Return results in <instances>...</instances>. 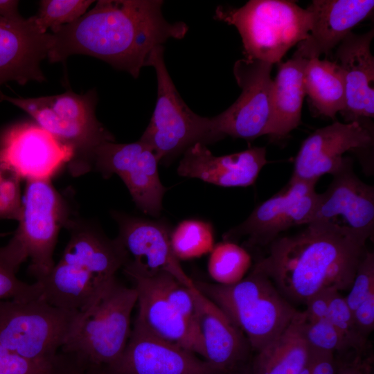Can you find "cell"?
Masks as SVG:
<instances>
[{
    "label": "cell",
    "instance_id": "obj_1",
    "mask_svg": "<svg viewBox=\"0 0 374 374\" xmlns=\"http://www.w3.org/2000/svg\"><path fill=\"white\" fill-rule=\"evenodd\" d=\"M161 0H99L74 22L51 33V63L73 55L100 59L137 78L152 51L170 39H182L183 21L163 16Z\"/></svg>",
    "mask_w": 374,
    "mask_h": 374
},
{
    "label": "cell",
    "instance_id": "obj_2",
    "mask_svg": "<svg viewBox=\"0 0 374 374\" xmlns=\"http://www.w3.org/2000/svg\"><path fill=\"white\" fill-rule=\"evenodd\" d=\"M369 235L328 221H314L299 233L279 237L255 265L288 301L305 303L325 289H350Z\"/></svg>",
    "mask_w": 374,
    "mask_h": 374
},
{
    "label": "cell",
    "instance_id": "obj_3",
    "mask_svg": "<svg viewBox=\"0 0 374 374\" xmlns=\"http://www.w3.org/2000/svg\"><path fill=\"white\" fill-rule=\"evenodd\" d=\"M70 239L50 272L36 281L51 304L85 312L116 278L128 257L117 238L109 239L95 228L68 220Z\"/></svg>",
    "mask_w": 374,
    "mask_h": 374
},
{
    "label": "cell",
    "instance_id": "obj_4",
    "mask_svg": "<svg viewBox=\"0 0 374 374\" xmlns=\"http://www.w3.org/2000/svg\"><path fill=\"white\" fill-rule=\"evenodd\" d=\"M194 283L241 330L256 352L278 337L299 311L256 265L232 285Z\"/></svg>",
    "mask_w": 374,
    "mask_h": 374
},
{
    "label": "cell",
    "instance_id": "obj_5",
    "mask_svg": "<svg viewBox=\"0 0 374 374\" xmlns=\"http://www.w3.org/2000/svg\"><path fill=\"white\" fill-rule=\"evenodd\" d=\"M214 19L237 28L245 58L271 64L306 39L310 28L307 9L285 0H250L240 8L220 5Z\"/></svg>",
    "mask_w": 374,
    "mask_h": 374
},
{
    "label": "cell",
    "instance_id": "obj_6",
    "mask_svg": "<svg viewBox=\"0 0 374 374\" xmlns=\"http://www.w3.org/2000/svg\"><path fill=\"white\" fill-rule=\"evenodd\" d=\"M82 312L55 306L42 296L0 301V344L29 360L45 363L69 341Z\"/></svg>",
    "mask_w": 374,
    "mask_h": 374
},
{
    "label": "cell",
    "instance_id": "obj_7",
    "mask_svg": "<svg viewBox=\"0 0 374 374\" xmlns=\"http://www.w3.org/2000/svg\"><path fill=\"white\" fill-rule=\"evenodd\" d=\"M148 66L156 72L157 98L140 140L152 149L159 162L170 161L195 143L218 141L211 118L193 112L180 96L165 64L163 45L152 51Z\"/></svg>",
    "mask_w": 374,
    "mask_h": 374
},
{
    "label": "cell",
    "instance_id": "obj_8",
    "mask_svg": "<svg viewBox=\"0 0 374 374\" xmlns=\"http://www.w3.org/2000/svg\"><path fill=\"white\" fill-rule=\"evenodd\" d=\"M137 303L136 289L115 278L82 315L73 335L60 350L89 364L108 366L122 354L131 333V314Z\"/></svg>",
    "mask_w": 374,
    "mask_h": 374
},
{
    "label": "cell",
    "instance_id": "obj_9",
    "mask_svg": "<svg viewBox=\"0 0 374 374\" xmlns=\"http://www.w3.org/2000/svg\"><path fill=\"white\" fill-rule=\"evenodd\" d=\"M69 219L64 200L51 179L26 181L15 236L30 260L28 271L36 280L55 265L53 253L62 226Z\"/></svg>",
    "mask_w": 374,
    "mask_h": 374
},
{
    "label": "cell",
    "instance_id": "obj_10",
    "mask_svg": "<svg viewBox=\"0 0 374 374\" xmlns=\"http://www.w3.org/2000/svg\"><path fill=\"white\" fill-rule=\"evenodd\" d=\"M272 65L245 57L235 62L233 71L242 91L229 108L211 118L217 141L226 136L249 140L269 135Z\"/></svg>",
    "mask_w": 374,
    "mask_h": 374
},
{
    "label": "cell",
    "instance_id": "obj_11",
    "mask_svg": "<svg viewBox=\"0 0 374 374\" xmlns=\"http://www.w3.org/2000/svg\"><path fill=\"white\" fill-rule=\"evenodd\" d=\"M89 162L104 177L117 175L143 213L153 217L160 215L166 188L159 178V161L146 143L140 139L130 143L105 141L91 151Z\"/></svg>",
    "mask_w": 374,
    "mask_h": 374
},
{
    "label": "cell",
    "instance_id": "obj_12",
    "mask_svg": "<svg viewBox=\"0 0 374 374\" xmlns=\"http://www.w3.org/2000/svg\"><path fill=\"white\" fill-rule=\"evenodd\" d=\"M317 182L290 178L280 191L226 232L224 240L233 242L244 238L249 246H269L283 232L310 223L319 199L315 190Z\"/></svg>",
    "mask_w": 374,
    "mask_h": 374
},
{
    "label": "cell",
    "instance_id": "obj_13",
    "mask_svg": "<svg viewBox=\"0 0 374 374\" xmlns=\"http://www.w3.org/2000/svg\"><path fill=\"white\" fill-rule=\"evenodd\" d=\"M114 218L119 226L117 238L128 257L123 267L127 276L150 277L165 272L188 287L195 285L172 251L167 224L119 213Z\"/></svg>",
    "mask_w": 374,
    "mask_h": 374
},
{
    "label": "cell",
    "instance_id": "obj_14",
    "mask_svg": "<svg viewBox=\"0 0 374 374\" xmlns=\"http://www.w3.org/2000/svg\"><path fill=\"white\" fill-rule=\"evenodd\" d=\"M75 156L71 145L37 123L14 125L0 136V162L26 181L51 179Z\"/></svg>",
    "mask_w": 374,
    "mask_h": 374
},
{
    "label": "cell",
    "instance_id": "obj_15",
    "mask_svg": "<svg viewBox=\"0 0 374 374\" xmlns=\"http://www.w3.org/2000/svg\"><path fill=\"white\" fill-rule=\"evenodd\" d=\"M110 374H217L196 354L150 332L137 320L121 356L105 366Z\"/></svg>",
    "mask_w": 374,
    "mask_h": 374
},
{
    "label": "cell",
    "instance_id": "obj_16",
    "mask_svg": "<svg viewBox=\"0 0 374 374\" xmlns=\"http://www.w3.org/2000/svg\"><path fill=\"white\" fill-rule=\"evenodd\" d=\"M373 144V132L360 121L334 122L317 129L303 141L291 178L317 181L322 175H333L341 167L346 152Z\"/></svg>",
    "mask_w": 374,
    "mask_h": 374
},
{
    "label": "cell",
    "instance_id": "obj_17",
    "mask_svg": "<svg viewBox=\"0 0 374 374\" xmlns=\"http://www.w3.org/2000/svg\"><path fill=\"white\" fill-rule=\"evenodd\" d=\"M332 175L327 189L319 193L312 219L328 221L373 236L374 231V188L362 181L353 170V161L345 158Z\"/></svg>",
    "mask_w": 374,
    "mask_h": 374
},
{
    "label": "cell",
    "instance_id": "obj_18",
    "mask_svg": "<svg viewBox=\"0 0 374 374\" xmlns=\"http://www.w3.org/2000/svg\"><path fill=\"white\" fill-rule=\"evenodd\" d=\"M267 163L264 147L217 157L206 145L197 143L183 153L177 172L222 187H247L254 184Z\"/></svg>",
    "mask_w": 374,
    "mask_h": 374
},
{
    "label": "cell",
    "instance_id": "obj_19",
    "mask_svg": "<svg viewBox=\"0 0 374 374\" xmlns=\"http://www.w3.org/2000/svg\"><path fill=\"white\" fill-rule=\"evenodd\" d=\"M51 39L50 32L41 33L29 18L0 17V88L10 81L21 85L44 81L40 64L47 58Z\"/></svg>",
    "mask_w": 374,
    "mask_h": 374
},
{
    "label": "cell",
    "instance_id": "obj_20",
    "mask_svg": "<svg viewBox=\"0 0 374 374\" xmlns=\"http://www.w3.org/2000/svg\"><path fill=\"white\" fill-rule=\"evenodd\" d=\"M191 290L197 310L204 359L217 372L249 364L252 349L244 335L195 285Z\"/></svg>",
    "mask_w": 374,
    "mask_h": 374
},
{
    "label": "cell",
    "instance_id": "obj_21",
    "mask_svg": "<svg viewBox=\"0 0 374 374\" xmlns=\"http://www.w3.org/2000/svg\"><path fill=\"white\" fill-rule=\"evenodd\" d=\"M373 0H314L306 8L310 28L294 54L310 60L319 58L339 45L359 22L373 11Z\"/></svg>",
    "mask_w": 374,
    "mask_h": 374
},
{
    "label": "cell",
    "instance_id": "obj_22",
    "mask_svg": "<svg viewBox=\"0 0 374 374\" xmlns=\"http://www.w3.org/2000/svg\"><path fill=\"white\" fill-rule=\"evenodd\" d=\"M373 29L364 34L350 32L340 42L336 55L345 81L349 118L374 116V57L371 52Z\"/></svg>",
    "mask_w": 374,
    "mask_h": 374
},
{
    "label": "cell",
    "instance_id": "obj_23",
    "mask_svg": "<svg viewBox=\"0 0 374 374\" xmlns=\"http://www.w3.org/2000/svg\"><path fill=\"white\" fill-rule=\"evenodd\" d=\"M137 292L136 320L155 336L204 357L202 345L167 300L155 277L132 276Z\"/></svg>",
    "mask_w": 374,
    "mask_h": 374
},
{
    "label": "cell",
    "instance_id": "obj_24",
    "mask_svg": "<svg viewBox=\"0 0 374 374\" xmlns=\"http://www.w3.org/2000/svg\"><path fill=\"white\" fill-rule=\"evenodd\" d=\"M308 61L294 53L291 59L278 63V73L272 83L270 136H285L301 123Z\"/></svg>",
    "mask_w": 374,
    "mask_h": 374
},
{
    "label": "cell",
    "instance_id": "obj_25",
    "mask_svg": "<svg viewBox=\"0 0 374 374\" xmlns=\"http://www.w3.org/2000/svg\"><path fill=\"white\" fill-rule=\"evenodd\" d=\"M305 311H299L285 330L250 362L251 374H298L308 363L310 347L305 336Z\"/></svg>",
    "mask_w": 374,
    "mask_h": 374
},
{
    "label": "cell",
    "instance_id": "obj_26",
    "mask_svg": "<svg viewBox=\"0 0 374 374\" xmlns=\"http://www.w3.org/2000/svg\"><path fill=\"white\" fill-rule=\"evenodd\" d=\"M5 100L28 114L36 123L62 142L71 145L75 156L87 159L91 151L105 141H114L105 129L93 130L71 123L56 114L49 106L46 96L13 98L0 93V101Z\"/></svg>",
    "mask_w": 374,
    "mask_h": 374
},
{
    "label": "cell",
    "instance_id": "obj_27",
    "mask_svg": "<svg viewBox=\"0 0 374 374\" xmlns=\"http://www.w3.org/2000/svg\"><path fill=\"white\" fill-rule=\"evenodd\" d=\"M304 87L305 94L319 114L335 118L339 112L345 111V81L337 60H308L304 73Z\"/></svg>",
    "mask_w": 374,
    "mask_h": 374
},
{
    "label": "cell",
    "instance_id": "obj_28",
    "mask_svg": "<svg viewBox=\"0 0 374 374\" xmlns=\"http://www.w3.org/2000/svg\"><path fill=\"white\" fill-rule=\"evenodd\" d=\"M27 258L24 247L14 235L6 245L0 247V301H25L42 296V289L37 281L27 283L16 275Z\"/></svg>",
    "mask_w": 374,
    "mask_h": 374
},
{
    "label": "cell",
    "instance_id": "obj_29",
    "mask_svg": "<svg viewBox=\"0 0 374 374\" xmlns=\"http://www.w3.org/2000/svg\"><path fill=\"white\" fill-rule=\"evenodd\" d=\"M251 265L249 253L234 242L224 240L210 253L208 271L215 283L232 285L241 280Z\"/></svg>",
    "mask_w": 374,
    "mask_h": 374
},
{
    "label": "cell",
    "instance_id": "obj_30",
    "mask_svg": "<svg viewBox=\"0 0 374 374\" xmlns=\"http://www.w3.org/2000/svg\"><path fill=\"white\" fill-rule=\"evenodd\" d=\"M170 244L179 260L199 258L211 253L215 246L213 227L200 220H183L171 231Z\"/></svg>",
    "mask_w": 374,
    "mask_h": 374
},
{
    "label": "cell",
    "instance_id": "obj_31",
    "mask_svg": "<svg viewBox=\"0 0 374 374\" xmlns=\"http://www.w3.org/2000/svg\"><path fill=\"white\" fill-rule=\"evenodd\" d=\"M46 98L53 111L62 119L93 130L105 129L95 116L96 98L93 91L84 95L66 91Z\"/></svg>",
    "mask_w": 374,
    "mask_h": 374
},
{
    "label": "cell",
    "instance_id": "obj_32",
    "mask_svg": "<svg viewBox=\"0 0 374 374\" xmlns=\"http://www.w3.org/2000/svg\"><path fill=\"white\" fill-rule=\"evenodd\" d=\"M94 2L91 0H42L37 14L29 17L41 33L55 31L81 17Z\"/></svg>",
    "mask_w": 374,
    "mask_h": 374
},
{
    "label": "cell",
    "instance_id": "obj_33",
    "mask_svg": "<svg viewBox=\"0 0 374 374\" xmlns=\"http://www.w3.org/2000/svg\"><path fill=\"white\" fill-rule=\"evenodd\" d=\"M154 276L167 300L188 323L202 344L197 310L191 290L193 287L183 285L168 273H160Z\"/></svg>",
    "mask_w": 374,
    "mask_h": 374
},
{
    "label": "cell",
    "instance_id": "obj_34",
    "mask_svg": "<svg viewBox=\"0 0 374 374\" xmlns=\"http://www.w3.org/2000/svg\"><path fill=\"white\" fill-rule=\"evenodd\" d=\"M326 318L341 335L348 349L361 352L365 348L367 337L357 329L353 312L339 291L335 292L331 298Z\"/></svg>",
    "mask_w": 374,
    "mask_h": 374
},
{
    "label": "cell",
    "instance_id": "obj_35",
    "mask_svg": "<svg viewBox=\"0 0 374 374\" xmlns=\"http://www.w3.org/2000/svg\"><path fill=\"white\" fill-rule=\"evenodd\" d=\"M305 336L312 348L333 353L348 350L341 335L327 318L306 321Z\"/></svg>",
    "mask_w": 374,
    "mask_h": 374
},
{
    "label": "cell",
    "instance_id": "obj_36",
    "mask_svg": "<svg viewBox=\"0 0 374 374\" xmlns=\"http://www.w3.org/2000/svg\"><path fill=\"white\" fill-rule=\"evenodd\" d=\"M21 180L0 162V220H19L21 210Z\"/></svg>",
    "mask_w": 374,
    "mask_h": 374
},
{
    "label": "cell",
    "instance_id": "obj_37",
    "mask_svg": "<svg viewBox=\"0 0 374 374\" xmlns=\"http://www.w3.org/2000/svg\"><path fill=\"white\" fill-rule=\"evenodd\" d=\"M373 292L374 254L367 250L358 265L353 282L350 287V292L344 297L352 312Z\"/></svg>",
    "mask_w": 374,
    "mask_h": 374
},
{
    "label": "cell",
    "instance_id": "obj_38",
    "mask_svg": "<svg viewBox=\"0 0 374 374\" xmlns=\"http://www.w3.org/2000/svg\"><path fill=\"white\" fill-rule=\"evenodd\" d=\"M88 367L79 356L60 350L46 363L40 374H88Z\"/></svg>",
    "mask_w": 374,
    "mask_h": 374
},
{
    "label": "cell",
    "instance_id": "obj_39",
    "mask_svg": "<svg viewBox=\"0 0 374 374\" xmlns=\"http://www.w3.org/2000/svg\"><path fill=\"white\" fill-rule=\"evenodd\" d=\"M46 363L26 359L0 344V374H40Z\"/></svg>",
    "mask_w": 374,
    "mask_h": 374
},
{
    "label": "cell",
    "instance_id": "obj_40",
    "mask_svg": "<svg viewBox=\"0 0 374 374\" xmlns=\"http://www.w3.org/2000/svg\"><path fill=\"white\" fill-rule=\"evenodd\" d=\"M337 290L325 289L311 296L305 303V312L308 321L326 319L333 294Z\"/></svg>",
    "mask_w": 374,
    "mask_h": 374
},
{
    "label": "cell",
    "instance_id": "obj_41",
    "mask_svg": "<svg viewBox=\"0 0 374 374\" xmlns=\"http://www.w3.org/2000/svg\"><path fill=\"white\" fill-rule=\"evenodd\" d=\"M353 317L360 333L367 337L374 328V292L353 311Z\"/></svg>",
    "mask_w": 374,
    "mask_h": 374
},
{
    "label": "cell",
    "instance_id": "obj_42",
    "mask_svg": "<svg viewBox=\"0 0 374 374\" xmlns=\"http://www.w3.org/2000/svg\"><path fill=\"white\" fill-rule=\"evenodd\" d=\"M334 353L310 347L309 362L311 374H335L337 363Z\"/></svg>",
    "mask_w": 374,
    "mask_h": 374
},
{
    "label": "cell",
    "instance_id": "obj_43",
    "mask_svg": "<svg viewBox=\"0 0 374 374\" xmlns=\"http://www.w3.org/2000/svg\"><path fill=\"white\" fill-rule=\"evenodd\" d=\"M18 5L19 1L0 0V17L13 21L23 19L18 10Z\"/></svg>",
    "mask_w": 374,
    "mask_h": 374
},
{
    "label": "cell",
    "instance_id": "obj_44",
    "mask_svg": "<svg viewBox=\"0 0 374 374\" xmlns=\"http://www.w3.org/2000/svg\"><path fill=\"white\" fill-rule=\"evenodd\" d=\"M335 374H369L366 368L357 362L336 364Z\"/></svg>",
    "mask_w": 374,
    "mask_h": 374
},
{
    "label": "cell",
    "instance_id": "obj_45",
    "mask_svg": "<svg viewBox=\"0 0 374 374\" xmlns=\"http://www.w3.org/2000/svg\"><path fill=\"white\" fill-rule=\"evenodd\" d=\"M217 374H251L250 362L233 370L224 372H217Z\"/></svg>",
    "mask_w": 374,
    "mask_h": 374
},
{
    "label": "cell",
    "instance_id": "obj_46",
    "mask_svg": "<svg viewBox=\"0 0 374 374\" xmlns=\"http://www.w3.org/2000/svg\"><path fill=\"white\" fill-rule=\"evenodd\" d=\"M88 374H110L103 366H95L89 364Z\"/></svg>",
    "mask_w": 374,
    "mask_h": 374
},
{
    "label": "cell",
    "instance_id": "obj_47",
    "mask_svg": "<svg viewBox=\"0 0 374 374\" xmlns=\"http://www.w3.org/2000/svg\"><path fill=\"white\" fill-rule=\"evenodd\" d=\"M298 374H311V368H310V364L309 360L308 363L306 364V365L302 368V370Z\"/></svg>",
    "mask_w": 374,
    "mask_h": 374
}]
</instances>
